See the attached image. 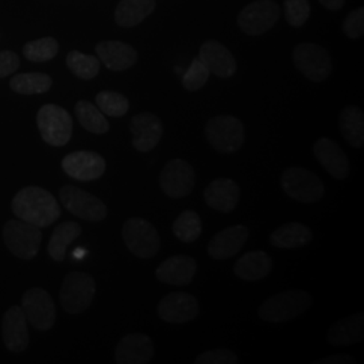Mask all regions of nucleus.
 I'll list each match as a JSON object with an SVG mask.
<instances>
[{
    "label": "nucleus",
    "mask_w": 364,
    "mask_h": 364,
    "mask_svg": "<svg viewBox=\"0 0 364 364\" xmlns=\"http://www.w3.org/2000/svg\"><path fill=\"white\" fill-rule=\"evenodd\" d=\"M53 80L45 73H21L11 78L10 87L21 95H41L52 88Z\"/></svg>",
    "instance_id": "obj_32"
},
{
    "label": "nucleus",
    "mask_w": 364,
    "mask_h": 364,
    "mask_svg": "<svg viewBox=\"0 0 364 364\" xmlns=\"http://www.w3.org/2000/svg\"><path fill=\"white\" fill-rule=\"evenodd\" d=\"M96 294V284L90 274L72 272L64 278L60 304L68 314H80L91 306Z\"/></svg>",
    "instance_id": "obj_4"
},
{
    "label": "nucleus",
    "mask_w": 364,
    "mask_h": 364,
    "mask_svg": "<svg viewBox=\"0 0 364 364\" xmlns=\"http://www.w3.org/2000/svg\"><path fill=\"white\" fill-rule=\"evenodd\" d=\"M293 61L299 72L313 82H323L332 73L329 53L312 42L297 45L293 50Z\"/></svg>",
    "instance_id": "obj_9"
},
{
    "label": "nucleus",
    "mask_w": 364,
    "mask_h": 364,
    "mask_svg": "<svg viewBox=\"0 0 364 364\" xmlns=\"http://www.w3.org/2000/svg\"><path fill=\"white\" fill-rule=\"evenodd\" d=\"M1 336L9 351L21 353L28 347L30 338L27 329V320L21 306H11L4 313L1 324Z\"/></svg>",
    "instance_id": "obj_17"
},
{
    "label": "nucleus",
    "mask_w": 364,
    "mask_h": 364,
    "mask_svg": "<svg viewBox=\"0 0 364 364\" xmlns=\"http://www.w3.org/2000/svg\"><path fill=\"white\" fill-rule=\"evenodd\" d=\"M340 129L344 139L353 149H360L364 144V117L359 107H346L340 114Z\"/></svg>",
    "instance_id": "obj_29"
},
{
    "label": "nucleus",
    "mask_w": 364,
    "mask_h": 364,
    "mask_svg": "<svg viewBox=\"0 0 364 364\" xmlns=\"http://www.w3.org/2000/svg\"><path fill=\"white\" fill-rule=\"evenodd\" d=\"M60 200L72 215L88 221L105 220L108 208L105 203L77 186L65 185L60 191Z\"/></svg>",
    "instance_id": "obj_11"
},
{
    "label": "nucleus",
    "mask_w": 364,
    "mask_h": 364,
    "mask_svg": "<svg viewBox=\"0 0 364 364\" xmlns=\"http://www.w3.org/2000/svg\"><path fill=\"white\" fill-rule=\"evenodd\" d=\"M97 108L108 117H124L130 109V102L122 93L114 91H102L96 95Z\"/></svg>",
    "instance_id": "obj_35"
},
{
    "label": "nucleus",
    "mask_w": 364,
    "mask_h": 364,
    "mask_svg": "<svg viewBox=\"0 0 364 364\" xmlns=\"http://www.w3.org/2000/svg\"><path fill=\"white\" fill-rule=\"evenodd\" d=\"M313 153L326 171L336 180H346L350 176L348 158L335 141L320 138L313 144Z\"/></svg>",
    "instance_id": "obj_20"
},
{
    "label": "nucleus",
    "mask_w": 364,
    "mask_h": 364,
    "mask_svg": "<svg viewBox=\"0 0 364 364\" xmlns=\"http://www.w3.org/2000/svg\"><path fill=\"white\" fill-rule=\"evenodd\" d=\"M156 10L154 0H120L115 10V22L119 26L134 27Z\"/></svg>",
    "instance_id": "obj_27"
},
{
    "label": "nucleus",
    "mask_w": 364,
    "mask_h": 364,
    "mask_svg": "<svg viewBox=\"0 0 364 364\" xmlns=\"http://www.w3.org/2000/svg\"><path fill=\"white\" fill-rule=\"evenodd\" d=\"M75 112L78 123L92 134L103 135L109 130V123L97 105H92L87 100H80L75 107Z\"/></svg>",
    "instance_id": "obj_31"
},
{
    "label": "nucleus",
    "mask_w": 364,
    "mask_h": 364,
    "mask_svg": "<svg viewBox=\"0 0 364 364\" xmlns=\"http://www.w3.org/2000/svg\"><path fill=\"white\" fill-rule=\"evenodd\" d=\"M198 58L207 65L209 72L218 77H231L237 68L234 55L218 41H207L200 49Z\"/></svg>",
    "instance_id": "obj_24"
},
{
    "label": "nucleus",
    "mask_w": 364,
    "mask_h": 364,
    "mask_svg": "<svg viewBox=\"0 0 364 364\" xmlns=\"http://www.w3.org/2000/svg\"><path fill=\"white\" fill-rule=\"evenodd\" d=\"M239 362L240 359L237 355L227 348L203 352L195 360L196 364H237Z\"/></svg>",
    "instance_id": "obj_39"
},
{
    "label": "nucleus",
    "mask_w": 364,
    "mask_h": 364,
    "mask_svg": "<svg viewBox=\"0 0 364 364\" xmlns=\"http://www.w3.org/2000/svg\"><path fill=\"white\" fill-rule=\"evenodd\" d=\"M274 262L264 251H250L235 263L234 274L242 281L257 282L273 272Z\"/></svg>",
    "instance_id": "obj_25"
},
{
    "label": "nucleus",
    "mask_w": 364,
    "mask_h": 364,
    "mask_svg": "<svg viewBox=\"0 0 364 364\" xmlns=\"http://www.w3.org/2000/svg\"><path fill=\"white\" fill-rule=\"evenodd\" d=\"M3 239L7 248L21 259H33L42 245L41 228L25 220L10 219L3 227Z\"/></svg>",
    "instance_id": "obj_3"
},
{
    "label": "nucleus",
    "mask_w": 364,
    "mask_h": 364,
    "mask_svg": "<svg viewBox=\"0 0 364 364\" xmlns=\"http://www.w3.org/2000/svg\"><path fill=\"white\" fill-rule=\"evenodd\" d=\"M250 231L245 225L224 228L209 242L208 254L212 259L224 260L236 255L247 243Z\"/></svg>",
    "instance_id": "obj_19"
},
{
    "label": "nucleus",
    "mask_w": 364,
    "mask_h": 364,
    "mask_svg": "<svg viewBox=\"0 0 364 364\" xmlns=\"http://www.w3.org/2000/svg\"><path fill=\"white\" fill-rule=\"evenodd\" d=\"M132 144L139 153L151 151L164 135V124L159 117L150 112L138 114L130 123Z\"/></svg>",
    "instance_id": "obj_16"
},
{
    "label": "nucleus",
    "mask_w": 364,
    "mask_h": 364,
    "mask_svg": "<svg viewBox=\"0 0 364 364\" xmlns=\"http://www.w3.org/2000/svg\"><path fill=\"white\" fill-rule=\"evenodd\" d=\"M37 126L42 139L54 147L65 146L73 131V122L68 111L55 105H46L39 108Z\"/></svg>",
    "instance_id": "obj_5"
},
{
    "label": "nucleus",
    "mask_w": 364,
    "mask_h": 364,
    "mask_svg": "<svg viewBox=\"0 0 364 364\" xmlns=\"http://www.w3.org/2000/svg\"><path fill=\"white\" fill-rule=\"evenodd\" d=\"M344 33L348 38H360L364 33V9L359 7L348 14L344 22Z\"/></svg>",
    "instance_id": "obj_40"
},
{
    "label": "nucleus",
    "mask_w": 364,
    "mask_h": 364,
    "mask_svg": "<svg viewBox=\"0 0 364 364\" xmlns=\"http://www.w3.org/2000/svg\"><path fill=\"white\" fill-rule=\"evenodd\" d=\"M197 273V262L188 255H174L164 260L156 270V279L166 285L182 287L191 284Z\"/></svg>",
    "instance_id": "obj_21"
},
{
    "label": "nucleus",
    "mask_w": 364,
    "mask_h": 364,
    "mask_svg": "<svg viewBox=\"0 0 364 364\" xmlns=\"http://www.w3.org/2000/svg\"><path fill=\"white\" fill-rule=\"evenodd\" d=\"M313 239L312 231L301 223H287L277 228L270 235V243L274 247L297 248L311 243Z\"/></svg>",
    "instance_id": "obj_28"
},
{
    "label": "nucleus",
    "mask_w": 364,
    "mask_h": 364,
    "mask_svg": "<svg viewBox=\"0 0 364 364\" xmlns=\"http://www.w3.org/2000/svg\"><path fill=\"white\" fill-rule=\"evenodd\" d=\"M209 75H210V72H209L207 65L197 57L192 61V64L189 66V69L186 70V73L183 75L182 85L186 91H198L207 84Z\"/></svg>",
    "instance_id": "obj_37"
},
{
    "label": "nucleus",
    "mask_w": 364,
    "mask_h": 364,
    "mask_svg": "<svg viewBox=\"0 0 364 364\" xmlns=\"http://www.w3.org/2000/svg\"><path fill=\"white\" fill-rule=\"evenodd\" d=\"M22 311L30 323L38 331H49L55 324V306L50 294L41 289L33 287L22 297Z\"/></svg>",
    "instance_id": "obj_12"
},
{
    "label": "nucleus",
    "mask_w": 364,
    "mask_h": 364,
    "mask_svg": "<svg viewBox=\"0 0 364 364\" xmlns=\"http://www.w3.org/2000/svg\"><path fill=\"white\" fill-rule=\"evenodd\" d=\"M153 356V341L150 336L144 333L126 335L115 348V362L119 364L149 363Z\"/></svg>",
    "instance_id": "obj_18"
},
{
    "label": "nucleus",
    "mask_w": 364,
    "mask_h": 364,
    "mask_svg": "<svg viewBox=\"0 0 364 364\" xmlns=\"http://www.w3.org/2000/svg\"><path fill=\"white\" fill-rule=\"evenodd\" d=\"M200 313L198 299L191 293H169L158 305L159 317L171 324H185L195 320Z\"/></svg>",
    "instance_id": "obj_14"
},
{
    "label": "nucleus",
    "mask_w": 364,
    "mask_h": 364,
    "mask_svg": "<svg viewBox=\"0 0 364 364\" xmlns=\"http://www.w3.org/2000/svg\"><path fill=\"white\" fill-rule=\"evenodd\" d=\"M326 9L328 10H331V11H338L340 10L343 6H344V3H346V0H318Z\"/></svg>",
    "instance_id": "obj_43"
},
{
    "label": "nucleus",
    "mask_w": 364,
    "mask_h": 364,
    "mask_svg": "<svg viewBox=\"0 0 364 364\" xmlns=\"http://www.w3.org/2000/svg\"><path fill=\"white\" fill-rule=\"evenodd\" d=\"M173 232L183 243H193L203 232V223L195 210H185L173 224Z\"/></svg>",
    "instance_id": "obj_33"
},
{
    "label": "nucleus",
    "mask_w": 364,
    "mask_h": 364,
    "mask_svg": "<svg viewBox=\"0 0 364 364\" xmlns=\"http://www.w3.org/2000/svg\"><path fill=\"white\" fill-rule=\"evenodd\" d=\"M282 189L290 198L299 203H316L326 195V186L311 170L293 166L287 168L282 178Z\"/></svg>",
    "instance_id": "obj_7"
},
{
    "label": "nucleus",
    "mask_w": 364,
    "mask_h": 364,
    "mask_svg": "<svg viewBox=\"0 0 364 364\" xmlns=\"http://www.w3.org/2000/svg\"><path fill=\"white\" fill-rule=\"evenodd\" d=\"M285 16L289 25L302 27L311 15L309 0H285Z\"/></svg>",
    "instance_id": "obj_38"
},
{
    "label": "nucleus",
    "mask_w": 364,
    "mask_h": 364,
    "mask_svg": "<svg viewBox=\"0 0 364 364\" xmlns=\"http://www.w3.org/2000/svg\"><path fill=\"white\" fill-rule=\"evenodd\" d=\"M122 236L131 252L142 259L153 258L161 247V239L156 227L142 218H131L126 221Z\"/></svg>",
    "instance_id": "obj_8"
},
{
    "label": "nucleus",
    "mask_w": 364,
    "mask_h": 364,
    "mask_svg": "<svg viewBox=\"0 0 364 364\" xmlns=\"http://www.w3.org/2000/svg\"><path fill=\"white\" fill-rule=\"evenodd\" d=\"M81 227L76 221H65L60 224L49 240L48 245V252L49 257L55 262H63L65 259L66 251L69 245L76 240L81 235Z\"/></svg>",
    "instance_id": "obj_30"
},
{
    "label": "nucleus",
    "mask_w": 364,
    "mask_h": 364,
    "mask_svg": "<svg viewBox=\"0 0 364 364\" xmlns=\"http://www.w3.org/2000/svg\"><path fill=\"white\" fill-rule=\"evenodd\" d=\"M204 201L209 208L230 213L240 201V188L231 178H216L204 191Z\"/></svg>",
    "instance_id": "obj_22"
},
{
    "label": "nucleus",
    "mask_w": 364,
    "mask_h": 364,
    "mask_svg": "<svg viewBox=\"0 0 364 364\" xmlns=\"http://www.w3.org/2000/svg\"><path fill=\"white\" fill-rule=\"evenodd\" d=\"M314 302L306 290H287L277 293L260 305L258 316L266 323H285L306 312Z\"/></svg>",
    "instance_id": "obj_2"
},
{
    "label": "nucleus",
    "mask_w": 364,
    "mask_h": 364,
    "mask_svg": "<svg viewBox=\"0 0 364 364\" xmlns=\"http://www.w3.org/2000/svg\"><path fill=\"white\" fill-rule=\"evenodd\" d=\"M193 168L183 159H171L159 174V186L162 192L171 198H182L195 189Z\"/></svg>",
    "instance_id": "obj_13"
},
{
    "label": "nucleus",
    "mask_w": 364,
    "mask_h": 364,
    "mask_svg": "<svg viewBox=\"0 0 364 364\" xmlns=\"http://www.w3.org/2000/svg\"><path fill=\"white\" fill-rule=\"evenodd\" d=\"M364 316L356 313L341 318L326 332V340L333 347H347L363 338Z\"/></svg>",
    "instance_id": "obj_26"
},
{
    "label": "nucleus",
    "mask_w": 364,
    "mask_h": 364,
    "mask_svg": "<svg viewBox=\"0 0 364 364\" xmlns=\"http://www.w3.org/2000/svg\"><path fill=\"white\" fill-rule=\"evenodd\" d=\"M66 65L75 76L82 80H92L100 72V60L97 57L76 50L66 55Z\"/></svg>",
    "instance_id": "obj_34"
},
{
    "label": "nucleus",
    "mask_w": 364,
    "mask_h": 364,
    "mask_svg": "<svg viewBox=\"0 0 364 364\" xmlns=\"http://www.w3.org/2000/svg\"><path fill=\"white\" fill-rule=\"evenodd\" d=\"M21 65L18 54L11 50L0 52V78L11 76Z\"/></svg>",
    "instance_id": "obj_41"
},
{
    "label": "nucleus",
    "mask_w": 364,
    "mask_h": 364,
    "mask_svg": "<svg viewBox=\"0 0 364 364\" xmlns=\"http://www.w3.org/2000/svg\"><path fill=\"white\" fill-rule=\"evenodd\" d=\"M14 215L39 228L52 225L61 215L55 197L43 188L26 186L19 191L11 203Z\"/></svg>",
    "instance_id": "obj_1"
},
{
    "label": "nucleus",
    "mask_w": 364,
    "mask_h": 364,
    "mask_svg": "<svg viewBox=\"0 0 364 364\" xmlns=\"http://www.w3.org/2000/svg\"><path fill=\"white\" fill-rule=\"evenodd\" d=\"M96 54L107 69L122 72L136 64L138 53L129 43L120 41H105L96 46Z\"/></svg>",
    "instance_id": "obj_23"
},
{
    "label": "nucleus",
    "mask_w": 364,
    "mask_h": 364,
    "mask_svg": "<svg viewBox=\"0 0 364 364\" xmlns=\"http://www.w3.org/2000/svg\"><path fill=\"white\" fill-rule=\"evenodd\" d=\"M63 170L77 181H95L105 173V159L93 151L70 153L63 159Z\"/></svg>",
    "instance_id": "obj_15"
},
{
    "label": "nucleus",
    "mask_w": 364,
    "mask_h": 364,
    "mask_svg": "<svg viewBox=\"0 0 364 364\" xmlns=\"http://www.w3.org/2000/svg\"><path fill=\"white\" fill-rule=\"evenodd\" d=\"M205 136L219 153L232 154L245 144V129L237 117L220 115L212 117L207 123Z\"/></svg>",
    "instance_id": "obj_6"
},
{
    "label": "nucleus",
    "mask_w": 364,
    "mask_h": 364,
    "mask_svg": "<svg viewBox=\"0 0 364 364\" xmlns=\"http://www.w3.org/2000/svg\"><path fill=\"white\" fill-rule=\"evenodd\" d=\"M352 362L351 355H336V356H328L324 359H318L316 362H313L314 364H341V363H350Z\"/></svg>",
    "instance_id": "obj_42"
},
{
    "label": "nucleus",
    "mask_w": 364,
    "mask_h": 364,
    "mask_svg": "<svg viewBox=\"0 0 364 364\" xmlns=\"http://www.w3.org/2000/svg\"><path fill=\"white\" fill-rule=\"evenodd\" d=\"M58 53V42L54 38H41L25 45L23 55L33 63H45L53 60Z\"/></svg>",
    "instance_id": "obj_36"
},
{
    "label": "nucleus",
    "mask_w": 364,
    "mask_h": 364,
    "mask_svg": "<svg viewBox=\"0 0 364 364\" xmlns=\"http://www.w3.org/2000/svg\"><path fill=\"white\" fill-rule=\"evenodd\" d=\"M279 15V7L274 0H257L240 11L237 26L247 36H262L275 26Z\"/></svg>",
    "instance_id": "obj_10"
}]
</instances>
